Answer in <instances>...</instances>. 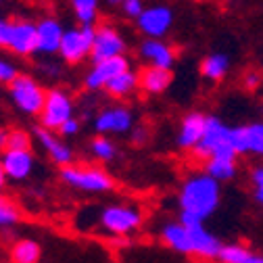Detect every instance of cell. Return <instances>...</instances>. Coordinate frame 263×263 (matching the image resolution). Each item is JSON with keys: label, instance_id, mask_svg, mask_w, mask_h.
<instances>
[{"label": "cell", "instance_id": "obj_1", "mask_svg": "<svg viewBox=\"0 0 263 263\" xmlns=\"http://www.w3.org/2000/svg\"><path fill=\"white\" fill-rule=\"evenodd\" d=\"M221 205V184L205 172H194L184 178L178 190V219L207 221Z\"/></svg>", "mask_w": 263, "mask_h": 263}, {"label": "cell", "instance_id": "obj_2", "mask_svg": "<svg viewBox=\"0 0 263 263\" xmlns=\"http://www.w3.org/2000/svg\"><path fill=\"white\" fill-rule=\"evenodd\" d=\"M144 223V211L136 203H111L98 209L94 228L98 234L109 238H127L136 234Z\"/></svg>", "mask_w": 263, "mask_h": 263}, {"label": "cell", "instance_id": "obj_3", "mask_svg": "<svg viewBox=\"0 0 263 263\" xmlns=\"http://www.w3.org/2000/svg\"><path fill=\"white\" fill-rule=\"evenodd\" d=\"M61 182L86 194H105L115 190L113 176L98 165H67L61 170Z\"/></svg>", "mask_w": 263, "mask_h": 263}, {"label": "cell", "instance_id": "obj_4", "mask_svg": "<svg viewBox=\"0 0 263 263\" xmlns=\"http://www.w3.org/2000/svg\"><path fill=\"white\" fill-rule=\"evenodd\" d=\"M192 155L196 159H203V161H207L211 157L236 155L234 148L230 146V125H226L217 115H207L203 138L199 144H196V148L192 151Z\"/></svg>", "mask_w": 263, "mask_h": 263}, {"label": "cell", "instance_id": "obj_5", "mask_svg": "<svg viewBox=\"0 0 263 263\" xmlns=\"http://www.w3.org/2000/svg\"><path fill=\"white\" fill-rule=\"evenodd\" d=\"M9 94L13 105L25 115H40L46 103V90L31 76L19 73V78L9 86Z\"/></svg>", "mask_w": 263, "mask_h": 263}, {"label": "cell", "instance_id": "obj_6", "mask_svg": "<svg viewBox=\"0 0 263 263\" xmlns=\"http://www.w3.org/2000/svg\"><path fill=\"white\" fill-rule=\"evenodd\" d=\"M94 31H96L94 25H80V27L65 29L61 48H59V54L63 57V61L69 65H78L84 59H88L92 52Z\"/></svg>", "mask_w": 263, "mask_h": 263}, {"label": "cell", "instance_id": "obj_7", "mask_svg": "<svg viewBox=\"0 0 263 263\" xmlns=\"http://www.w3.org/2000/svg\"><path fill=\"white\" fill-rule=\"evenodd\" d=\"M73 117V101L71 96L61 90V88H52L46 92V103H44V109L40 113V121H42V127L44 129H57Z\"/></svg>", "mask_w": 263, "mask_h": 263}, {"label": "cell", "instance_id": "obj_8", "mask_svg": "<svg viewBox=\"0 0 263 263\" xmlns=\"http://www.w3.org/2000/svg\"><path fill=\"white\" fill-rule=\"evenodd\" d=\"M125 52V40L121 36V31L109 23L98 25L94 31V42H92V65L101 63V61H109L115 57H123Z\"/></svg>", "mask_w": 263, "mask_h": 263}, {"label": "cell", "instance_id": "obj_9", "mask_svg": "<svg viewBox=\"0 0 263 263\" xmlns=\"http://www.w3.org/2000/svg\"><path fill=\"white\" fill-rule=\"evenodd\" d=\"M182 223L188 228L192 257L203 259V261H217V255H219L223 242L207 228V223L205 221H182Z\"/></svg>", "mask_w": 263, "mask_h": 263}, {"label": "cell", "instance_id": "obj_10", "mask_svg": "<svg viewBox=\"0 0 263 263\" xmlns=\"http://www.w3.org/2000/svg\"><path fill=\"white\" fill-rule=\"evenodd\" d=\"M136 25H138L142 36L163 40V36H165L174 25V11L167 5L146 7L144 13L136 19Z\"/></svg>", "mask_w": 263, "mask_h": 263}, {"label": "cell", "instance_id": "obj_11", "mask_svg": "<svg viewBox=\"0 0 263 263\" xmlns=\"http://www.w3.org/2000/svg\"><path fill=\"white\" fill-rule=\"evenodd\" d=\"M134 127V115L127 107L115 105V107H107L94 117V129L101 136L107 134H127Z\"/></svg>", "mask_w": 263, "mask_h": 263}, {"label": "cell", "instance_id": "obj_12", "mask_svg": "<svg viewBox=\"0 0 263 263\" xmlns=\"http://www.w3.org/2000/svg\"><path fill=\"white\" fill-rule=\"evenodd\" d=\"M132 69L129 67V59L125 57H115L109 61H101V63H94L92 69L88 71V76L84 78V86L88 90H105V86L119 73Z\"/></svg>", "mask_w": 263, "mask_h": 263}, {"label": "cell", "instance_id": "obj_13", "mask_svg": "<svg viewBox=\"0 0 263 263\" xmlns=\"http://www.w3.org/2000/svg\"><path fill=\"white\" fill-rule=\"evenodd\" d=\"M205 123H207V115L201 111H190L182 117L180 127H178V136H176V144L182 151H194L196 144L201 142L203 132H205Z\"/></svg>", "mask_w": 263, "mask_h": 263}, {"label": "cell", "instance_id": "obj_14", "mask_svg": "<svg viewBox=\"0 0 263 263\" xmlns=\"http://www.w3.org/2000/svg\"><path fill=\"white\" fill-rule=\"evenodd\" d=\"M159 238H161V242L165 245L170 251H174L178 255L192 257L188 228L180 219H167V221H163L161 228H159Z\"/></svg>", "mask_w": 263, "mask_h": 263}, {"label": "cell", "instance_id": "obj_15", "mask_svg": "<svg viewBox=\"0 0 263 263\" xmlns=\"http://www.w3.org/2000/svg\"><path fill=\"white\" fill-rule=\"evenodd\" d=\"M9 50H13L19 57L34 54L38 50V29L29 21H13L11 23V38H9Z\"/></svg>", "mask_w": 263, "mask_h": 263}, {"label": "cell", "instance_id": "obj_16", "mask_svg": "<svg viewBox=\"0 0 263 263\" xmlns=\"http://www.w3.org/2000/svg\"><path fill=\"white\" fill-rule=\"evenodd\" d=\"M140 57L148 63V67H159V69H172L176 63V50L163 40L155 38H144L138 46Z\"/></svg>", "mask_w": 263, "mask_h": 263}, {"label": "cell", "instance_id": "obj_17", "mask_svg": "<svg viewBox=\"0 0 263 263\" xmlns=\"http://www.w3.org/2000/svg\"><path fill=\"white\" fill-rule=\"evenodd\" d=\"M34 136L38 138V142L42 144V148L48 153L50 161L63 170L67 165H73V151L69 144H65L61 138H57L50 129H44L42 125L34 129Z\"/></svg>", "mask_w": 263, "mask_h": 263}, {"label": "cell", "instance_id": "obj_18", "mask_svg": "<svg viewBox=\"0 0 263 263\" xmlns=\"http://www.w3.org/2000/svg\"><path fill=\"white\" fill-rule=\"evenodd\" d=\"M3 167L9 180L13 182H23L34 172V155L29 151H5L3 155Z\"/></svg>", "mask_w": 263, "mask_h": 263}, {"label": "cell", "instance_id": "obj_19", "mask_svg": "<svg viewBox=\"0 0 263 263\" xmlns=\"http://www.w3.org/2000/svg\"><path fill=\"white\" fill-rule=\"evenodd\" d=\"M36 29H38V50L36 52L46 54V57L59 52L61 40H63V34H65L63 25L54 17H46L36 25Z\"/></svg>", "mask_w": 263, "mask_h": 263}, {"label": "cell", "instance_id": "obj_20", "mask_svg": "<svg viewBox=\"0 0 263 263\" xmlns=\"http://www.w3.org/2000/svg\"><path fill=\"white\" fill-rule=\"evenodd\" d=\"M174 82V73L172 69H159V67H144L138 73V88L144 94L157 96L163 94Z\"/></svg>", "mask_w": 263, "mask_h": 263}, {"label": "cell", "instance_id": "obj_21", "mask_svg": "<svg viewBox=\"0 0 263 263\" xmlns=\"http://www.w3.org/2000/svg\"><path fill=\"white\" fill-rule=\"evenodd\" d=\"M203 172L211 176L215 182H232L238 176V157L236 155H228V157H211L205 161Z\"/></svg>", "mask_w": 263, "mask_h": 263}, {"label": "cell", "instance_id": "obj_22", "mask_svg": "<svg viewBox=\"0 0 263 263\" xmlns=\"http://www.w3.org/2000/svg\"><path fill=\"white\" fill-rule=\"evenodd\" d=\"M217 263H263V253L242 242H228L221 247Z\"/></svg>", "mask_w": 263, "mask_h": 263}, {"label": "cell", "instance_id": "obj_23", "mask_svg": "<svg viewBox=\"0 0 263 263\" xmlns=\"http://www.w3.org/2000/svg\"><path fill=\"white\" fill-rule=\"evenodd\" d=\"M11 263H40L42 261V247L34 238H17L9 247Z\"/></svg>", "mask_w": 263, "mask_h": 263}, {"label": "cell", "instance_id": "obj_24", "mask_svg": "<svg viewBox=\"0 0 263 263\" xmlns=\"http://www.w3.org/2000/svg\"><path fill=\"white\" fill-rule=\"evenodd\" d=\"M199 69H201V76L209 82H221L228 71H230V57L223 54V52H211L207 54L201 65H199Z\"/></svg>", "mask_w": 263, "mask_h": 263}, {"label": "cell", "instance_id": "obj_25", "mask_svg": "<svg viewBox=\"0 0 263 263\" xmlns=\"http://www.w3.org/2000/svg\"><path fill=\"white\" fill-rule=\"evenodd\" d=\"M136 88H138V73L132 71V69H127V71L115 76V78L105 86V92H107L109 96H113V98H125V96H129L132 92H134Z\"/></svg>", "mask_w": 263, "mask_h": 263}, {"label": "cell", "instance_id": "obj_26", "mask_svg": "<svg viewBox=\"0 0 263 263\" xmlns=\"http://www.w3.org/2000/svg\"><path fill=\"white\" fill-rule=\"evenodd\" d=\"M90 153H92L94 159L103 161V163H109V161H113L117 157V144L107 136H96L90 142Z\"/></svg>", "mask_w": 263, "mask_h": 263}, {"label": "cell", "instance_id": "obj_27", "mask_svg": "<svg viewBox=\"0 0 263 263\" xmlns=\"http://www.w3.org/2000/svg\"><path fill=\"white\" fill-rule=\"evenodd\" d=\"M247 132V155L263 159V121H253L245 125Z\"/></svg>", "mask_w": 263, "mask_h": 263}, {"label": "cell", "instance_id": "obj_28", "mask_svg": "<svg viewBox=\"0 0 263 263\" xmlns=\"http://www.w3.org/2000/svg\"><path fill=\"white\" fill-rule=\"evenodd\" d=\"M71 7L80 25H94L98 17V0H73Z\"/></svg>", "mask_w": 263, "mask_h": 263}, {"label": "cell", "instance_id": "obj_29", "mask_svg": "<svg viewBox=\"0 0 263 263\" xmlns=\"http://www.w3.org/2000/svg\"><path fill=\"white\" fill-rule=\"evenodd\" d=\"M21 221V209L7 196L0 194V230L13 228Z\"/></svg>", "mask_w": 263, "mask_h": 263}, {"label": "cell", "instance_id": "obj_30", "mask_svg": "<svg viewBox=\"0 0 263 263\" xmlns=\"http://www.w3.org/2000/svg\"><path fill=\"white\" fill-rule=\"evenodd\" d=\"M249 182H251V194H253V201L263 207V163L255 165L249 174Z\"/></svg>", "mask_w": 263, "mask_h": 263}, {"label": "cell", "instance_id": "obj_31", "mask_svg": "<svg viewBox=\"0 0 263 263\" xmlns=\"http://www.w3.org/2000/svg\"><path fill=\"white\" fill-rule=\"evenodd\" d=\"M31 146V136L23 129H11L7 138V148L5 151H29Z\"/></svg>", "mask_w": 263, "mask_h": 263}, {"label": "cell", "instance_id": "obj_32", "mask_svg": "<svg viewBox=\"0 0 263 263\" xmlns=\"http://www.w3.org/2000/svg\"><path fill=\"white\" fill-rule=\"evenodd\" d=\"M230 146L234 148V153L238 157L247 155V132H245V125L230 127Z\"/></svg>", "mask_w": 263, "mask_h": 263}, {"label": "cell", "instance_id": "obj_33", "mask_svg": "<svg viewBox=\"0 0 263 263\" xmlns=\"http://www.w3.org/2000/svg\"><path fill=\"white\" fill-rule=\"evenodd\" d=\"M17 78H19V69L15 67L11 61L0 57V84H9L11 86Z\"/></svg>", "mask_w": 263, "mask_h": 263}, {"label": "cell", "instance_id": "obj_34", "mask_svg": "<svg viewBox=\"0 0 263 263\" xmlns=\"http://www.w3.org/2000/svg\"><path fill=\"white\" fill-rule=\"evenodd\" d=\"M123 9V15L129 17V19H138L142 13H144V0H125V3L121 5Z\"/></svg>", "mask_w": 263, "mask_h": 263}, {"label": "cell", "instance_id": "obj_35", "mask_svg": "<svg viewBox=\"0 0 263 263\" xmlns=\"http://www.w3.org/2000/svg\"><path fill=\"white\" fill-rule=\"evenodd\" d=\"M261 84H263V73L257 71V69H249V71L242 76V86H245L247 90H257Z\"/></svg>", "mask_w": 263, "mask_h": 263}, {"label": "cell", "instance_id": "obj_36", "mask_svg": "<svg viewBox=\"0 0 263 263\" xmlns=\"http://www.w3.org/2000/svg\"><path fill=\"white\" fill-rule=\"evenodd\" d=\"M80 119H76V117H71L69 121H65L61 127H59V134L63 136V138H71V136H78L80 134Z\"/></svg>", "mask_w": 263, "mask_h": 263}, {"label": "cell", "instance_id": "obj_37", "mask_svg": "<svg viewBox=\"0 0 263 263\" xmlns=\"http://www.w3.org/2000/svg\"><path fill=\"white\" fill-rule=\"evenodd\" d=\"M148 127L146 125H134L132 127V132H129V136H132V142L134 144H144L146 140H148Z\"/></svg>", "mask_w": 263, "mask_h": 263}, {"label": "cell", "instance_id": "obj_38", "mask_svg": "<svg viewBox=\"0 0 263 263\" xmlns=\"http://www.w3.org/2000/svg\"><path fill=\"white\" fill-rule=\"evenodd\" d=\"M9 38H11V21L0 17V48H9Z\"/></svg>", "mask_w": 263, "mask_h": 263}, {"label": "cell", "instance_id": "obj_39", "mask_svg": "<svg viewBox=\"0 0 263 263\" xmlns=\"http://www.w3.org/2000/svg\"><path fill=\"white\" fill-rule=\"evenodd\" d=\"M7 138H9V132L0 127V151H5V148H7Z\"/></svg>", "mask_w": 263, "mask_h": 263}, {"label": "cell", "instance_id": "obj_40", "mask_svg": "<svg viewBox=\"0 0 263 263\" xmlns=\"http://www.w3.org/2000/svg\"><path fill=\"white\" fill-rule=\"evenodd\" d=\"M7 174H5V167H3V161H0V190L5 188V184H7Z\"/></svg>", "mask_w": 263, "mask_h": 263}, {"label": "cell", "instance_id": "obj_41", "mask_svg": "<svg viewBox=\"0 0 263 263\" xmlns=\"http://www.w3.org/2000/svg\"><path fill=\"white\" fill-rule=\"evenodd\" d=\"M107 3H109L111 7H121V5L125 3V0H107Z\"/></svg>", "mask_w": 263, "mask_h": 263}, {"label": "cell", "instance_id": "obj_42", "mask_svg": "<svg viewBox=\"0 0 263 263\" xmlns=\"http://www.w3.org/2000/svg\"><path fill=\"white\" fill-rule=\"evenodd\" d=\"M261 115H263V103H261Z\"/></svg>", "mask_w": 263, "mask_h": 263}]
</instances>
